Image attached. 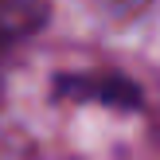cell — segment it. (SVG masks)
Masks as SVG:
<instances>
[{
	"label": "cell",
	"mask_w": 160,
	"mask_h": 160,
	"mask_svg": "<svg viewBox=\"0 0 160 160\" xmlns=\"http://www.w3.org/2000/svg\"><path fill=\"white\" fill-rule=\"evenodd\" d=\"M55 98L62 102H98L117 113L141 109V86L125 74H59L55 78Z\"/></svg>",
	"instance_id": "obj_1"
},
{
	"label": "cell",
	"mask_w": 160,
	"mask_h": 160,
	"mask_svg": "<svg viewBox=\"0 0 160 160\" xmlns=\"http://www.w3.org/2000/svg\"><path fill=\"white\" fill-rule=\"evenodd\" d=\"M51 20V0H0V55Z\"/></svg>",
	"instance_id": "obj_2"
},
{
	"label": "cell",
	"mask_w": 160,
	"mask_h": 160,
	"mask_svg": "<svg viewBox=\"0 0 160 160\" xmlns=\"http://www.w3.org/2000/svg\"><path fill=\"white\" fill-rule=\"evenodd\" d=\"M113 12H137V8H145V0H106Z\"/></svg>",
	"instance_id": "obj_3"
}]
</instances>
